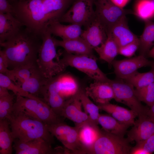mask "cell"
I'll return each instance as SVG.
<instances>
[{
    "label": "cell",
    "mask_w": 154,
    "mask_h": 154,
    "mask_svg": "<svg viewBox=\"0 0 154 154\" xmlns=\"http://www.w3.org/2000/svg\"><path fill=\"white\" fill-rule=\"evenodd\" d=\"M132 85L136 89L145 87L154 82V68L143 73L137 71L128 78L123 80Z\"/></svg>",
    "instance_id": "4dcf8cb0"
},
{
    "label": "cell",
    "mask_w": 154,
    "mask_h": 154,
    "mask_svg": "<svg viewBox=\"0 0 154 154\" xmlns=\"http://www.w3.org/2000/svg\"><path fill=\"white\" fill-rule=\"evenodd\" d=\"M48 79L37 65L33 68L30 77L21 87L29 93L38 96L41 94L43 87L46 84Z\"/></svg>",
    "instance_id": "603a6c76"
},
{
    "label": "cell",
    "mask_w": 154,
    "mask_h": 154,
    "mask_svg": "<svg viewBox=\"0 0 154 154\" xmlns=\"http://www.w3.org/2000/svg\"><path fill=\"white\" fill-rule=\"evenodd\" d=\"M78 96L84 112L88 115L92 122L98 125L100 114L99 107L90 100V98L86 94L85 89H79Z\"/></svg>",
    "instance_id": "f1b7e54d"
},
{
    "label": "cell",
    "mask_w": 154,
    "mask_h": 154,
    "mask_svg": "<svg viewBox=\"0 0 154 154\" xmlns=\"http://www.w3.org/2000/svg\"><path fill=\"white\" fill-rule=\"evenodd\" d=\"M8 119L14 140L25 142L41 139L51 144L54 142L47 124L41 121L25 116L13 114Z\"/></svg>",
    "instance_id": "7a4b0ae2"
},
{
    "label": "cell",
    "mask_w": 154,
    "mask_h": 154,
    "mask_svg": "<svg viewBox=\"0 0 154 154\" xmlns=\"http://www.w3.org/2000/svg\"><path fill=\"white\" fill-rule=\"evenodd\" d=\"M13 147L16 154H64L61 148H53L51 144L41 139H37L25 142L14 140Z\"/></svg>",
    "instance_id": "7c38bea8"
},
{
    "label": "cell",
    "mask_w": 154,
    "mask_h": 154,
    "mask_svg": "<svg viewBox=\"0 0 154 154\" xmlns=\"http://www.w3.org/2000/svg\"><path fill=\"white\" fill-rule=\"evenodd\" d=\"M130 154H149L148 153L141 147L136 145L132 147Z\"/></svg>",
    "instance_id": "b9f144b4"
},
{
    "label": "cell",
    "mask_w": 154,
    "mask_h": 154,
    "mask_svg": "<svg viewBox=\"0 0 154 154\" xmlns=\"http://www.w3.org/2000/svg\"><path fill=\"white\" fill-rule=\"evenodd\" d=\"M79 89L76 93L67 100L62 109L60 116L70 119L77 112L82 110V105L78 96Z\"/></svg>",
    "instance_id": "d6a6232c"
},
{
    "label": "cell",
    "mask_w": 154,
    "mask_h": 154,
    "mask_svg": "<svg viewBox=\"0 0 154 154\" xmlns=\"http://www.w3.org/2000/svg\"><path fill=\"white\" fill-rule=\"evenodd\" d=\"M71 0H42V4L49 26L59 21L66 12Z\"/></svg>",
    "instance_id": "d6986e66"
},
{
    "label": "cell",
    "mask_w": 154,
    "mask_h": 154,
    "mask_svg": "<svg viewBox=\"0 0 154 154\" xmlns=\"http://www.w3.org/2000/svg\"><path fill=\"white\" fill-rule=\"evenodd\" d=\"M6 88L0 86V97L5 96L10 94Z\"/></svg>",
    "instance_id": "f6af8a7d"
},
{
    "label": "cell",
    "mask_w": 154,
    "mask_h": 154,
    "mask_svg": "<svg viewBox=\"0 0 154 154\" xmlns=\"http://www.w3.org/2000/svg\"><path fill=\"white\" fill-rule=\"evenodd\" d=\"M54 41L56 47L63 48L68 53L95 56L93 48L81 37L66 40H59L54 38Z\"/></svg>",
    "instance_id": "2e32d148"
},
{
    "label": "cell",
    "mask_w": 154,
    "mask_h": 154,
    "mask_svg": "<svg viewBox=\"0 0 154 154\" xmlns=\"http://www.w3.org/2000/svg\"><path fill=\"white\" fill-rule=\"evenodd\" d=\"M14 140L8 119L0 120V154H12Z\"/></svg>",
    "instance_id": "4316f807"
},
{
    "label": "cell",
    "mask_w": 154,
    "mask_h": 154,
    "mask_svg": "<svg viewBox=\"0 0 154 154\" xmlns=\"http://www.w3.org/2000/svg\"><path fill=\"white\" fill-rule=\"evenodd\" d=\"M143 32L139 38L138 49L139 55L146 57L154 44V22L151 21H145Z\"/></svg>",
    "instance_id": "83f0119b"
},
{
    "label": "cell",
    "mask_w": 154,
    "mask_h": 154,
    "mask_svg": "<svg viewBox=\"0 0 154 154\" xmlns=\"http://www.w3.org/2000/svg\"><path fill=\"white\" fill-rule=\"evenodd\" d=\"M110 80L108 81H94L85 88L86 94L97 105L109 103L114 99V92Z\"/></svg>",
    "instance_id": "5bb4252c"
},
{
    "label": "cell",
    "mask_w": 154,
    "mask_h": 154,
    "mask_svg": "<svg viewBox=\"0 0 154 154\" xmlns=\"http://www.w3.org/2000/svg\"><path fill=\"white\" fill-rule=\"evenodd\" d=\"M0 86L11 91L16 96H20L32 98L36 97L25 91L21 86L15 84L7 76L1 73H0Z\"/></svg>",
    "instance_id": "836d02e7"
},
{
    "label": "cell",
    "mask_w": 154,
    "mask_h": 154,
    "mask_svg": "<svg viewBox=\"0 0 154 154\" xmlns=\"http://www.w3.org/2000/svg\"><path fill=\"white\" fill-rule=\"evenodd\" d=\"M36 66H20L11 70L9 69L5 75L15 84L21 87L30 77L33 68Z\"/></svg>",
    "instance_id": "1f68e13d"
},
{
    "label": "cell",
    "mask_w": 154,
    "mask_h": 154,
    "mask_svg": "<svg viewBox=\"0 0 154 154\" xmlns=\"http://www.w3.org/2000/svg\"><path fill=\"white\" fill-rule=\"evenodd\" d=\"M12 114L27 116L47 125L63 121V117L56 114L43 99L38 96L32 98L17 96Z\"/></svg>",
    "instance_id": "277c9868"
},
{
    "label": "cell",
    "mask_w": 154,
    "mask_h": 154,
    "mask_svg": "<svg viewBox=\"0 0 154 154\" xmlns=\"http://www.w3.org/2000/svg\"><path fill=\"white\" fill-rule=\"evenodd\" d=\"M98 122L105 131L121 137H124L130 126L119 121L110 115L100 114Z\"/></svg>",
    "instance_id": "d4e9b609"
},
{
    "label": "cell",
    "mask_w": 154,
    "mask_h": 154,
    "mask_svg": "<svg viewBox=\"0 0 154 154\" xmlns=\"http://www.w3.org/2000/svg\"><path fill=\"white\" fill-rule=\"evenodd\" d=\"M108 34L112 36L119 47L139 38L129 29L126 17L114 25L108 32Z\"/></svg>",
    "instance_id": "e0dca14e"
},
{
    "label": "cell",
    "mask_w": 154,
    "mask_h": 154,
    "mask_svg": "<svg viewBox=\"0 0 154 154\" xmlns=\"http://www.w3.org/2000/svg\"><path fill=\"white\" fill-rule=\"evenodd\" d=\"M96 17L105 29L107 34L110 29L133 11L120 7L110 0H94Z\"/></svg>",
    "instance_id": "9c48e42d"
},
{
    "label": "cell",
    "mask_w": 154,
    "mask_h": 154,
    "mask_svg": "<svg viewBox=\"0 0 154 154\" xmlns=\"http://www.w3.org/2000/svg\"><path fill=\"white\" fill-rule=\"evenodd\" d=\"M79 128L75 126L72 127L67 133L57 138L68 151L69 153L84 154L79 139Z\"/></svg>",
    "instance_id": "484cf974"
},
{
    "label": "cell",
    "mask_w": 154,
    "mask_h": 154,
    "mask_svg": "<svg viewBox=\"0 0 154 154\" xmlns=\"http://www.w3.org/2000/svg\"><path fill=\"white\" fill-rule=\"evenodd\" d=\"M147 56L148 57L154 59V46L150 49Z\"/></svg>",
    "instance_id": "bcb514c9"
},
{
    "label": "cell",
    "mask_w": 154,
    "mask_h": 154,
    "mask_svg": "<svg viewBox=\"0 0 154 154\" xmlns=\"http://www.w3.org/2000/svg\"><path fill=\"white\" fill-rule=\"evenodd\" d=\"M41 36L24 27L5 41L0 43L7 57L8 68L37 65Z\"/></svg>",
    "instance_id": "6da1fadb"
},
{
    "label": "cell",
    "mask_w": 154,
    "mask_h": 154,
    "mask_svg": "<svg viewBox=\"0 0 154 154\" xmlns=\"http://www.w3.org/2000/svg\"><path fill=\"white\" fill-rule=\"evenodd\" d=\"M133 126L127 132V138L129 142L136 143L144 141L154 133V122L147 114L138 116Z\"/></svg>",
    "instance_id": "4fadbf2b"
},
{
    "label": "cell",
    "mask_w": 154,
    "mask_h": 154,
    "mask_svg": "<svg viewBox=\"0 0 154 154\" xmlns=\"http://www.w3.org/2000/svg\"><path fill=\"white\" fill-rule=\"evenodd\" d=\"M133 11L134 15L144 22L154 19V10L151 0H137Z\"/></svg>",
    "instance_id": "f546056e"
},
{
    "label": "cell",
    "mask_w": 154,
    "mask_h": 154,
    "mask_svg": "<svg viewBox=\"0 0 154 154\" xmlns=\"http://www.w3.org/2000/svg\"><path fill=\"white\" fill-rule=\"evenodd\" d=\"M86 27L81 37L93 49L100 46L107 38L105 29L96 17Z\"/></svg>",
    "instance_id": "9a60e30c"
},
{
    "label": "cell",
    "mask_w": 154,
    "mask_h": 154,
    "mask_svg": "<svg viewBox=\"0 0 154 154\" xmlns=\"http://www.w3.org/2000/svg\"><path fill=\"white\" fill-rule=\"evenodd\" d=\"M119 48L112 36L108 34L105 41L100 46L94 49L97 53L100 59L111 66L115 57L119 54Z\"/></svg>",
    "instance_id": "cb8c5ba5"
},
{
    "label": "cell",
    "mask_w": 154,
    "mask_h": 154,
    "mask_svg": "<svg viewBox=\"0 0 154 154\" xmlns=\"http://www.w3.org/2000/svg\"><path fill=\"white\" fill-rule=\"evenodd\" d=\"M14 96L11 94L0 97V120L8 119L12 114Z\"/></svg>",
    "instance_id": "d590c367"
},
{
    "label": "cell",
    "mask_w": 154,
    "mask_h": 154,
    "mask_svg": "<svg viewBox=\"0 0 154 154\" xmlns=\"http://www.w3.org/2000/svg\"><path fill=\"white\" fill-rule=\"evenodd\" d=\"M52 35L66 40L81 37L83 30L82 26L75 24H62L59 21L51 24L48 27Z\"/></svg>",
    "instance_id": "7402d4cb"
},
{
    "label": "cell",
    "mask_w": 154,
    "mask_h": 154,
    "mask_svg": "<svg viewBox=\"0 0 154 154\" xmlns=\"http://www.w3.org/2000/svg\"><path fill=\"white\" fill-rule=\"evenodd\" d=\"M100 110H103L119 121L129 125H133L135 119L137 115L132 110L110 102L97 105Z\"/></svg>",
    "instance_id": "44dd1931"
},
{
    "label": "cell",
    "mask_w": 154,
    "mask_h": 154,
    "mask_svg": "<svg viewBox=\"0 0 154 154\" xmlns=\"http://www.w3.org/2000/svg\"><path fill=\"white\" fill-rule=\"evenodd\" d=\"M129 143L127 138L101 129L98 138L87 154H130L132 147Z\"/></svg>",
    "instance_id": "8992f818"
},
{
    "label": "cell",
    "mask_w": 154,
    "mask_h": 154,
    "mask_svg": "<svg viewBox=\"0 0 154 154\" xmlns=\"http://www.w3.org/2000/svg\"><path fill=\"white\" fill-rule=\"evenodd\" d=\"M18 0H8V1H9V2L10 3H11L14 2H15Z\"/></svg>",
    "instance_id": "7dc6e473"
},
{
    "label": "cell",
    "mask_w": 154,
    "mask_h": 154,
    "mask_svg": "<svg viewBox=\"0 0 154 154\" xmlns=\"http://www.w3.org/2000/svg\"><path fill=\"white\" fill-rule=\"evenodd\" d=\"M151 67L152 68H154V63H153V65H152Z\"/></svg>",
    "instance_id": "681fc988"
},
{
    "label": "cell",
    "mask_w": 154,
    "mask_h": 154,
    "mask_svg": "<svg viewBox=\"0 0 154 154\" xmlns=\"http://www.w3.org/2000/svg\"><path fill=\"white\" fill-rule=\"evenodd\" d=\"M97 125L90 122L80 127L78 137L84 154L93 147L98 138L101 131Z\"/></svg>",
    "instance_id": "ffe728a7"
},
{
    "label": "cell",
    "mask_w": 154,
    "mask_h": 154,
    "mask_svg": "<svg viewBox=\"0 0 154 154\" xmlns=\"http://www.w3.org/2000/svg\"><path fill=\"white\" fill-rule=\"evenodd\" d=\"M61 60L66 67H74L94 81H108L110 80L98 67L95 56L72 54L65 51Z\"/></svg>",
    "instance_id": "ba28073f"
},
{
    "label": "cell",
    "mask_w": 154,
    "mask_h": 154,
    "mask_svg": "<svg viewBox=\"0 0 154 154\" xmlns=\"http://www.w3.org/2000/svg\"><path fill=\"white\" fill-rule=\"evenodd\" d=\"M135 94L139 100L149 107L154 103V82L139 89L135 88Z\"/></svg>",
    "instance_id": "e575fe53"
},
{
    "label": "cell",
    "mask_w": 154,
    "mask_h": 154,
    "mask_svg": "<svg viewBox=\"0 0 154 154\" xmlns=\"http://www.w3.org/2000/svg\"><path fill=\"white\" fill-rule=\"evenodd\" d=\"M110 0L115 5L121 8H123L130 1V0Z\"/></svg>",
    "instance_id": "7bdbcfd3"
},
{
    "label": "cell",
    "mask_w": 154,
    "mask_h": 154,
    "mask_svg": "<svg viewBox=\"0 0 154 154\" xmlns=\"http://www.w3.org/2000/svg\"><path fill=\"white\" fill-rule=\"evenodd\" d=\"M48 27L41 34L42 44L39 51L37 66L48 79L63 72L66 67L60 59Z\"/></svg>",
    "instance_id": "5b68a950"
},
{
    "label": "cell",
    "mask_w": 154,
    "mask_h": 154,
    "mask_svg": "<svg viewBox=\"0 0 154 154\" xmlns=\"http://www.w3.org/2000/svg\"><path fill=\"white\" fill-rule=\"evenodd\" d=\"M148 152L149 154L154 153V133L142 142L136 143Z\"/></svg>",
    "instance_id": "f35d334b"
},
{
    "label": "cell",
    "mask_w": 154,
    "mask_h": 154,
    "mask_svg": "<svg viewBox=\"0 0 154 154\" xmlns=\"http://www.w3.org/2000/svg\"><path fill=\"white\" fill-rule=\"evenodd\" d=\"M7 60L2 50H0V73L5 74L9 70Z\"/></svg>",
    "instance_id": "ab89813d"
},
{
    "label": "cell",
    "mask_w": 154,
    "mask_h": 154,
    "mask_svg": "<svg viewBox=\"0 0 154 154\" xmlns=\"http://www.w3.org/2000/svg\"><path fill=\"white\" fill-rule=\"evenodd\" d=\"M70 120L74 123L75 126L80 127L86 123L92 122L88 115L82 110L77 112Z\"/></svg>",
    "instance_id": "74e56055"
},
{
    "label": "cell",
    "mask_w": 154,
    "mask_h": 154,
    "mask_svg": "<svg viewBox=\"0 0 154 154\" xmlns=\"http://www.w3.org/2000/svg\"><path fill=\"white\" fill-rule=\"evenodd\" d=\"M154 62L146 57L139 55L132 58L119 60H114L112 62L114 73L117 78L125 79L132 75L141 68L152 66Z\"/></svg>",
    "instance_id": "8fae6325"
},
{
    "label": "cell",
    "mask_w": 154,
    "mask_h": 154,
    "mask_svg": "<svg viewBox=\"0 0 154 154\" xmlns=\"http://www.w3.org/2000/svg\"><path fill=\"white\" fill-rule=\"evenodd\" d=\"M94 4V0H76L59 21L86 27L96 17Z\"/></svg>",
    "instance_id": "30bf717a"
},
{
    "label": "cell",
    "mask_w": 154,
    "mask_h": 154,
    "mask_svg": "<svg viewBox=\"0 0 154 154\" xmlns=\"http://www.w3.org/2000/svg\"><path fill=\"white\" fill-rule=\"evenodd\" d=\"M0 13L13 14V6L8 0H0Z\"/></svg>",
    "instance_id": "60d3db41"
},
{
    "label": "cell",
    "mask_w": 154,
    "mask_h": 154,
    "mask_svg": "<svg viewBox=\"0 0 154 154\" xmlns=\"http://www.w3.org/2000/svg\"><path fill=\"white\" fill-rule=\"evenodd\" d=\"M24 27L12 14L0 13V43L14 35Z\"/></svg>",
    "instance_id": "ac0fdd59"
},
{
    "label": "cell",
    "mask_w": 154,
    "mask_h": 154,
    "mask_svg": "<svg viewBox=\"0 0 154 154\" xmlns=\"http://www.w3.org/2000/svg\"><path fill=\"white\" fill-rule=\"evenodd\" d=\"M139 46V38L125 46L119 47V54L130 58L133 56L138 49Z\"/></svg>",
    "instance_id": "8d00e7d4"
},
{
    "label": "cell",
    "mask_w": 154,
    "mask_h": 154,
    "mask_svg": "<svg viewBox=\"0 0 154 154\" xmlns=\"http://www.w3.org/2000/svg\"><path fill=\"white\" fill-rule=\"evenodd\" d=\"M151 3L153 6L154 10V0H151Z\"/></svg>",
    "instance_id": "c3c4849f"
},
{
    "label": "cell",
    "mask_w": 154,
    "mask_h": 154,
    "mask_svg": "<svg viewBox=\"0 0 154 154\" xmlns=\"http://www.w3.org/2000/svg\"><path fill=\"white\" fill-rule=\"evenodd\" d=\"M150 107L147 114L154 122V103Z\"/></svg>",
    "instance_id": "ee69618b"
},
{
    "label": "cell",
    "mask_w": 154,
    "mask_h": 154,
    "mask_svg": "<svg viewBox=\"0 0 154 154\" xmlns=\"http://www.w3.org/2000/svg\"><path fill=\"white\" fill-rule=\"evenodd\" d=\"M11 4L13 15L31 31L41 35L48 27L42 0H19Z\"/></svg>",
    "instance_id": "3957f363"
},
{
    "label": "cell",
    "mask_w": 154,
    "mask_h": 154,
    "mask_svg": "<svg viewBox=\"0 0 154 154\" xmlns=\"http://www.w3.org/2000/svg\"><path fill=\"white\" fill-rule=\"evenodd\" d=\"M109 82L113 89L114 99L116 101L129 107L138 117L147 114L149 108L141 104L137 96L135 88L132 85L117 78L114 80L110 79Z\"/></svg>",
    "instance_id": "52a82bcc"
}]
</instances>
